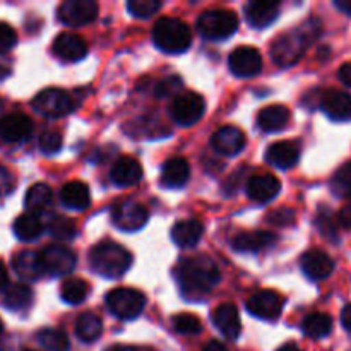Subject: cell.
<instances>
[{
	"label": "cell",
	"instance_id": "cell-1",
	"mask_svg": "<svg viewBox=\"0 0 351 351\" xmlns=\"http://www.w3.org/2000/svg\"><path fill=\"white\" fill-rule=\"evenodd\" d=\"M180 293L187 300H201L219 283V269L215 261L206 256L184 259L175 269Z\"/></svg>",
	"mask_w": 351,
	"mask_h": 351
},
{
	"label": "cell",
	"instance_id": "cell-2",
	"mask_svg": "<svg viewBox=\"0 0 351 351\" xmlns=\"http://www.w3.org/2000/svg\"><path fill=\"white\" fill-rule=\"evenodd\" d=\"M321 21L312 17L297 29L278 36L274 43L271 45L273 60L281 67H290V65L297 64L311 45V41L321 34Z\"/></svg>",
	"mask_w": 351,
	"mask_h": 351
},
{
	"label": "cell",
	"instance_id": "cell-3",
	"mask_svg": "<svg viewBox=\"0 0 351 351\" xmlns=\"http://www.w3.org/2000/svg\"><path fill=\"white\" fill-rule=\"evenodd\" d=\"M89 266L96 274L108 280L122 278L132 266V256L115 242H101L89 252Z\"/></svg>",
	"mask_w": 351,
	"mask_h": 351
},
{
	"label": "cell",
	"instance_id": "cell-4",
	"mask_svg": "<svg viewBox=\"0 0 351 351\" xmlns=\"http://www.w3.org/2000/svg\"><path fill=\"white\" fill-rule=\"evenodd\" d=\"M154 45L167 53H184L192 43L191 27L175 17H161L153 27Z\"/></svg>",
	"mask_w": 351,
	"mask_h": 351
},
{
	"label": "cell",
	"instance_id": "cell-5",
	"mask_svg": "<svg viewBox=\"0 0 351 351\" xmlns=\"http://www.w3.org/2000/svg\"><path fill=\"white\" fill-rule=\"evenodd\" d=\"M239 27V17L226 9H209L197 19V29L206 40L221 41L232 36Z\"/></svg>",
	"mask_w": 351,
	"mask_h": 351
},
{
	"label": "cell",
	"instance_id": "cell-6",
	"mask_svg": "<svg viewBox=\"0 0 351 351\" xmlns=\"http://www.w3.org/2000/svg\"><path fill=\"white\" fill-rule=\"evenodd\" d=\"M105 302L108 311L123 321L136 319L146 307V297L134 288H115L106 295Z\"/></svg>",
	"mask_w": 351,
	"mask_h": 351
},
{
	"label": "cell",
	"instance_id": "cell-7",
	"mask_svg": "<svg viewBox=\"0 0 351 351\" xmlns=\"http://www.w3.org/2000/svg\"><path fill=\"white\" fill-rule=\"evenodd\" d=\"M206 101L201 95L191 91L177 95L170 105V115L175 123L182 127H191L197 123L204 115Z\"/></svg>",
	"mask_w": 351,
	"mask_h": 351
},
{
	"label": "cell",
	"instance_id": "cell-8",
	"mask_svg": "<svg viewBox=\"0 0 351 351\" xmlns=\"http://www.w3.org/2000/svg\"><path fill=\"white\" fill-rule=\"evenodd\" d=\"M45 274L55 278L67 276L75 267V254L65 245H47L38 252Z\"/></svg>",
	"mask_w": 351,
	"mask_h": 351
},
{
	"label": "cell",
	"instance_id": "cell-9",
	"mask_svg": "<svg viewBox=\"0 0 351 351\" xmlns=\"http://www.w3.org/2000/svg\"><path fill=\"white\" fill-rule=\"evenodd\" d=\"M33 106L41 115L57 119V117L69 115L72 108H74V101H72L71 95L64 91V89L48 88L34 96Z\"/></svg>",
	"mask_w": 351,
	"mask_h": 351
},
{
	"label": "cell",
	"instance_id": "cell-10",
	"mask_svg": "<svg viewBox=\"0 0 351 351\" xmlns=\"http://www.w3.org/2000/svg\"><path fill=\"white\" fill-rule=\"evenodd\" d=\"M57 14L58 21L65 26H86L98 16V3L95 0H65L60 3Z\"/></svg>",
	"mask_w": 351,
	"mask_h": 351
},
{
	"label": "cell",
	"instance_id": "cell-11",
	"mask_svg": "<svg viewBox=\"0 0 351 351\" xmlns=\"http://www.w3.org/2000/svg\"><path fill=\"white\" fill-rule=\"evenodd\" d=\"M285 307V300L280 293L271 290H261L250 297L247 302V308L254 317L264 319V321H276L281 315Z\"/></svg>",
	"mask_w": 351,
	"mask_h": 351
},
{
	"label": "cell",
	"instance_id": "cell-12",
	"mask_svg": "<svg viewBox=\"0 0 351 351\" xmlns=\"http://www.w3.org/2000/svg\"><path fill=\"white\" fill-rule=\"evenodd\" d=\"M112 221L117 228L123 232H136L147 223V211L144 206L137 202H120L113 206Z\"/></svg>",
	"mask_w": 351,
	"mask_h": 351
},
{
	"label": "cell",
	"instance_id": "cell-13",
	"mask_svg": "<svg viewBox=\"0 0 351 351\" xmlns=\"http://www.w3.org/2000/svg\"><path fill=\"white\" fill-rule=\"evenodd\" d=\"M228 65L237 77H254L263 69V57L254 47H239L230 53Z\"/></svg>",
	"mask_w": 351,
	"mask_h": 351
},
{
	"label": "cell",
	"instance_id": "cell-14",
	"mask_svg": "<svg viewBox=\"0 0 351 351\" xmlns=\"http://www.w3.org/2000/svg\"><path fill=\"white\" fill-rule=\"evenodd\" d=\"M33 132V122L24 113H10L0 119V141L17 144L26 141Z\"/></svg>",
	"mask_w": 351,
	"mask_h": 351
},
{
	"label": "cell",
	"instance_id": "cell-15",
	"mask_svg": "<svg viewBox=\"0 0 351 351\" xmlns=\"http://www.w3.org/2000/svg\"><path fill=\"white\" fill-rule=\"evenodd\" d=\"M300 266L308 280L321 281L331 276L332 271H335V261L324 250L314 249L302 256Z\"/></svg>",
	"mask_w": 351,
	"mask_h": 351
},
{
	"label": "cell",
	"instance_id": "cell-16",
	"mask_svg": "<svg viewBox=\"0 0 351 351\" xmlns=\"http://www.w3.org/2000/svg\"><path fill=\"white\" fill-rule=\"evenodd\" d=\"M53 53L62 62H77L86 57L88 45L79 34L62 33L53 41Z\"/></svg>",
	"mask_w": 351,
	"mask_h": 351
},
{
	"label": "cell",
	"instance_id": "cell-17",
	"mask_svg": "<svg viewBox=\"0 0 351 351\" xmlns=\"http://www.w3.org/2000/svg\"><path fill=\"white\" fill-rule=\"evenodd\" d=\"M321 106L326 115L335 122L351 120V95L339 89H329L322 95Z\"/></svg>",
	"mask_w": 351,
	"mask_h": 351
},
{
	"label": "cell",
	"instance_id": "cell-18",
	"mask_svg": "<svg viewBox=\"0 0 351 351\" xmlns=\"http://www.w3.org/2000/svg\"><path fill=\"white\" fill-rule=\"evenodd\" d=\"M211 144L218 153L233 156V154H239L245 147L247 139L245 134L239 127L225 125L213 134Z\"/></svg>",
	"mask_w": 351,
	"mask_h": 351
},
{
	"label": "cell",
	"instance_id": "cell-19",
	"mask_svg": "<svg viewBox=\"0 0 351 351\" xmlns=\"http://www.w3.org/2000/svg\"><path fill=\"white\" fill-rule=\"evenodd\" d=\"M280 3L273 0H252L245 5L247 23L257 29H264L278 19Z\"/></svg>",
	"mask_w": 351,
	"mask_h": 351
},
{
	"label": "cell",
	"instance_id": "cell-20",
	"mask_svg": "<svg viewBox=\"0 0 351 351\" xmlns=\"http://www.w3.org/2000/svg\"><path fill=\"white\" fill-rule=\"evenodd\" d=\"M300 160V146L291 141H280L267 147L266 161L274 168L280 170H288L295 167Z\"/></svg>",
	"mask_w": 351,
	"mask_h": 351
},
{
	"label": "cell",
	"instance_id": "cell-21",
	"mask_svg": "<svg viewBox=\"0 0 351 351\" xmlns=\"http://www.w3.org/2000/svg\"><path fill=\"white\" fill-rule=\"evenodd\" d=\"M278 242V237L269 232H243L232 239V245L237 252L257 254L269 249Z\"/></svg>",
	"mask_w": 351,
	"mask_h": 351
},
{
	"label": "cell",
	"instance_id": "cell-22",
	"mask_svg": "<svg viewBox=\"0 0 351 351\" xmlns=\"http://www.w3.org/2000/svg\"><path fill=\"white\" fill-rule=\"evenodd\" d=\"M213 324L219 329L225 338L237 339L242 332V322H240L239 311L233 304H223L213 312Z\"/></svg>",
	"mask_w": 351,
	"mask_h": 351
},
{
	"label": "cell",
	"instance_id": "cell-23",
	"mask_svg": "<svg viewBox=\"0 0 351 351\" xmlns=\"http://www.w3.org/2000/svg\"><path fill=\"white\" fill-rule=\"evenodd\" d=\"M281 191V184L273 175H257L247 184V195L259 204L271 202Z\"/></svg>",
	"mask_w": 351,
	"mask_h": 351
},
{
	"label": "cell",
	"instance_id": "cell-24",
	"mask_svg": "<svg viewBox=\"0 0 351 351\" xmlns=\"http://www.w3.org/2000/svg\"><path fill=\"white\" fill-rule=\"evenodd\" d=\"M110 177H112V182L115 185H120V187H132V185L139 184L141 178H143V167L134 158L123 156L115 161V165L112 167V171H110Z\"/></svg>",
	"mask_w": 351,
	"mask_h": 351
},
{
	"label": "cell",
	"instance_id": "cell-25",
	"mask_svg": "<svg viewBox=\"0 0 351 351\" xmlns=\"http://www.w3.org/2000/svg\"><path fill=\"white\" fill-rule=\"evenodd\" d=\"M191 177V167L184 158H171L163 165L161 170V184L168 189L184 187Z\"/></svg>",
	"mask_w": 351,
	"mask_h": 351
},
{
	"label": "cell",
	"instance_id": "cell-26",
	"mask_svg": "<svg viewBox=\"0 0 351 351\" xmlns=\"http://www.w3.org/2000/svg\"><path fill=\"white\" fill-rule=\"evenodd\" d=\"M290 122V110L283 105L264 106L257 115V125L264 132H280Z\"/></svg>",
	"mask_w": 351,
	"mask_h": 351
},
{
	"label": "cell",
	"instance_id": "cell-27",
	"mask_svg": "<svg viewBox=\"0 0 351 351\" xmlns=\"http://www.w3.org/2000/svg\"><path fill=\"white\" fill-rule=\"evenodd\" d=\"M53 202V194L47 184H34L27 189L26 197H24V206H26L29 215H41L47 211Z\"/></svg>",
	"mask_w": 351,
	"mask_h": 351
},
{
	"label": "cell",
	"instance_id": "cell-28",
	"mask_svg": "<svg viewBox=\"0 0 351 351\" xmlns=\"http://www.w3.org/2000/svg\"><path fill=\"white\" fill-rule=\"evenodd\" d=\"M202 237V225L197 219H182L171 228V239L182 249L194 247Z\"/></svg>",
	"mask_w": 351,
	"mask_h": 351
},
{
	"label": "cell",
	"instance_id": "cell-29",
	"mask_svg": "<svg viewBox=\"0 0 351 351\" xmlns=\"http://www.w3.org/2000/svg\"><path fill=\"white\" fill-rule=\"evenodd\" d=\"M14 269L21 278L27 281H36L43 276V267H41L40 256L33 250H24L14 257Z\"/></svg>",
	"mask_w": 351,
	"mask_h": 351
},
{
	"label": "cell",
	"instance_id": "cell-30",
	"mask_svg": "<svg viewBox=\"0 0 351 351\" xmlns=\"http://www.w3.org/2000/svg\"><path fill=\"white\" fill-rule=\"evenodd\" d=\"M60 201L67 208L75 209V211H82L91 202L88 185L82 184V182H71V184L64 185L60 191Z\"/></svg>",
	"mask_w": 351,
	"mask_h": 351
},
{
	"label": "cell",
	"instance_id": "cell-31",
	"mask_svg": "<svg viewBox=\"0 0 351 351\" xmlns=\"http://www.w3.org/2000/svg\"><path fill=\"white\" fill-rule=\"evenodd\" d=\"M33 304V290L24 283H14L10 285L3 295V305L9 311L23 312L27 311Z\"/></svg>",
	"mask_w": 351,
	"mask_h": 351
},
{
	"label": "cell",
	"instance_id": "cell-32",
	"mask_svg": "<svg viewBox=\"0 0 351 351\" xmlns=\"http://www.w3.org/2000/svg\"><path fill=\"white\" fill-rule=\"evenodd\" d=\"M103 332V322L93 312H84L82 315H79L77 322H75V335L81 341L84 343H93L101 336Z\"/></svg>",
	"mask_w": 351,
	"mask_h": 351
},
{
	"label": "cell",
	"instance_id": "cell-33",
	"mask_svg": "<svg viewBox=\"0 0 351 351\" xmlns=\"http://www.w3.org/2000/svg\"><path fill=\"white\" fill-rule=\"evenodd\" d=\"M14 233L23 242H33V240L40 239V235L43 233V225L38 216L26 213V215L17 216V219L14 221Z\"/></svg>",
	"mask_w": 351,
	"mask_h": 351
},
{
	"label": "cell",
	"instance_id": "cell-34",
	"mask_svg": "<svg viewBox=\"0 0 351 351\" xmlns=\"http://www.w3.org/2000/svg\"><path fill=\"white\" fill-rule=\"evenodd\" d=\"M302 329H304L305 336H308V338L322 339L331 335L332 319L328 314L315 312V314H311L305 317V321L302 322Z\"/></svg>",
	"mask_w": 351,
	"mask_h": 351
},
{
	"label": "cell",
	"instance_id": "cell-35",
	"mask_svg": "<svg viewBox=\"0 0 351 351\" xmlns=\"http://www.w3.org/2000/svg\"><path fill=\"white\" fill-rule=\"evenodd\" d=\"M88 295H89V285L86 283L84 280H81V278H71V280H65L60 288L62 300L67 302V304L71 305L81 304V302L86 300Z\"/></svg>",
	"mask_w": 351,
	"mask_h": 351
},
{
	"label": "cell",
	"instance_id": "cell-36",
	"mask_svg": "<svg viewBox=\"0 0 351 351\" xmlns=\"http://www.w3.org/2000/svg\"><path fill=\"white\" fill-rule=\"evenodd\" d=\"M38 341L47 351H69L71 343H69L67 335L60 329H43L38 335Z\"/></svg>",
	"mask_w": 351,
	"mask_h": 351
},
{
	"label": "cell",
	"instance_id": "cell-37",
	"mask_svg": "<svg viewBox=\"0 0 351 351\" xmlns=\"http://www.w3.org/2000/svg\"><path fill=\"white\" fill-rule=\"evenodd\" d=\"M332 192L339 197L351 199V161L343 165L338 171L335 173L331 182Z\"/></svg>",
	"mask_w": 351,
	"mask_h": 351
},
{
	"label": "cell",
	"instance_id": "cell-38",
	"mask_svg": "<svg viewBox=\"0 0 351 351\" xmlns=\"http://www.w3.org/2000/svg\"><path fill=\"white\" fill-rule=\"evenodd\" d=\"M48 230H50L51 237H55L57 240H72L77 233L75 230L74 221L71 218H65V216H53V219L48 225Z\"/></svg>",
	"mask_w": 351,
	"mask_h": 351
},
{
	"label": "cell",
	"instance_id": "cell-39",
	"mask_svg": "<svg viewBox=\"0 0 351 351\" xmlns=\"http://www.w3.org/2000/svg\"><path fill=\"white\" fill-rule=\"evenodd\" d=\"M173 328L175 331L180 332L185 336H194L199 335L202 331V324L199 321V317H195L194 314H178L173 317Z\"/></svg>",
	"mask_w": 351,
	"mask_h": 351
},
{
	"label": "cell",
	"instance_id": "cell-40",
	"mask_svg": "<svg viewBox=\"0 0 351 351\" xmlns=\"http://www.w3.org/2000/svg\"><path fill=\"white\" fill-rule=\"evenodd\" d=\"M127 9L132 16L146 19L161 9V2L160 0H130V2H127Z\"/></svg>",
	"mask_w": 351,
	"mask_h": 351
},
{
	"label": "cell",
	"instance_id": "cell-41",
	"mask_svg": "<svg viewBox=\"0 0 351 351\" xmlns=\"http://www.w3.org/2000/svg\"><path fill=\"white\" fill-rule=\"evenodd\" d=\"M62 147V136L57 130H47L40 136V149L45 154L58 153Z\"/></svg>",
	"mask_w": 351,
	"mask_h": 351
},
{
	"label": "cell",
	"instance_id": "cell-42",
	"mask_svg": "<svg viewBox=\"0 0 351 351\" xmlns=\"http://www.w3.org/2000/svg\"><path fill=\"white\" fill-rule=\"evenodd\" d=\"M182 79L178 75H170V77L163 79L160 84L156 86V96L158 98H168V96H177V93L182 89Z\"/></svg>",
	"mask_w": 351,
	"mask_h": 351
},
{
	"label": "cell",
	"instance_id": "cell-43",
	"mask_svg": "<svg viewBox=\"0 0 351 351\" xmlns=\"http://www.w3.org/2000/svg\"><path fill=\"white\" fill-rule=\"evenodd\" d=\"M17 43V33L7 23H0V53L12 50Z\"/></svg>",
	"mask_w": 351,
	"mask_h": 351
},
{
	"label": "cell",
	"instance_id": "cell-44",
	"mask_svg": "<svg viewBox=\"0 0 351 351\" xmlns=\"http://www.w3.org/2000/svg\"><path fill=\"white\" fill-rule=\"evenodd\" d=\"M317 225H319V228H321L322 235L329 237L331 240H338V239H336L335 223H332L329 211H321V215L317 216Z\"/></svg>",
	"mask_w": 351,
	"mask_h": 351
},
{
	"label": "cell",
	"instance_id": "cell-45",
	"mask_svg": "<svg viewBox=\"0 0 351 351\" xmlns=\"http://www.w3.org/2000/svg\"><path fill=\"white\" fill-rule=\"evenodd\" d=\"M269 221L280 226L293 225L295 213L291 211V209H278V211H274L273 215H269Z\"/></svg>",
	"mask_w": 351,
	"mask_h": 351
},
{
	"label": "cell",
	"instance_id": "cell-46",
	"mask_svg": "<svg viewBox=\"0 0 351 351\" xmlns=\"http://www.w3.org/2000/svg\"><path fill=\"white\" fill-rule=\"evenodd\" d=\"M14 189V177L5 170V168L0 167V197L10 194Z\"/></svg>",
	"mask_w": 351,
	"mask_h": 351
},
{
	"label": "cell",
	"instance_id": "cell-47",
	"mask_svg": "<svg viewBox=\"0 0 351 351\" xmlns=\"http://www.w3.org/2000/svg\"><path fill=\"white\" fill-rule=\"evenodd\" d=\"M336 221H338V225L343 226V228H351V204L345 206V208L338 213V219H336Z\"/></svg>",
	"mask_w": 351,
	"mask_h": 351
},
{
	"label": "cell",
	"instance_id": "cell-48",
	"mask_svg": "<svg viewBox=\"0 0 351 351\" xmlns=\"http://www.w3.org/2000/svg\"><path fill=\"white\" fill-rule=\"evenodd\" d=\"M339 81L343 82V84L350 86L351 88V62L348 64H343L341 69H339Z\"/></svg>",
	"mask_w": 351,
	"mask_h": 351
},
{
	"label": "cell",
	"instance_id": "cell-49",
	"mask_svg": "<svg viewBox=\"0 0 351 351\" xmlns=\"http://www.w3.org/2000/svg\"><path fill=\"white\" fill-rule=\"evenodd\" d=\"M341 324L346 331L351 332V305H346L341 312Z\"/></svg>",
	"mask_w": 351,
	"mask_h": 351
},
{
	"label": "cell",
	"instance_id": "cell-50",
	"mask_svg": "<svg viewBox=\"0 0 351 351\" xmlns=\"http://www.w3.org/2000/svg\"><path fill=\"white\" fill-rule=\"evenodd\" d=\"M335 5L338 7L339 10H343V12L350 14L351 16V0H336Z\"/></svg>",
	"mask_w": 351,
	"mask_h": 351
},
{
	"label": "cell",
	"instance_id": "cell-51",
	"mask_svg": "<svg viewBox=\"0 0 351 351\" xmlns=\"http://www.w3.org/2000/svg\"><path fill=\"white\" fill-rule=\"evenodd\" d=\"M202 351H226V348L219 341H209Z\"/></svg>",
	"mask_w": 351,
	"mask_h": 351
},
{
	"label": "cell",
	"instance_id": "cell-52",
	"mask_svg": "<svg viewBox=\"0 0 351 351\" xmlns=\"http://www.w3.org/2000/svg\"><path fill=\"white\" fill-rule=\"evenodd\" d=\"M5 287H7V269L2 264V261H0V291H2Z\"/></svg>",
	"mask_w": 351,
	"mask_h": 351
},
{
	"label": "cell",
	"instance_id": "cell-53",
	"mask_svg": "<svg viewBox=\"0 0 351 351\" xmlns=\"http://www.w3.org/2000/svg\"><path fill=\"white\" fill-rule=\"evenodd\" d=\"M278 351H304V350H302L298 345H295V343H287V345L281 346Z\"/></svg>",
	"mask_w": 351,
	"mask_h": 351
},
{
	"label": "cell",
	"instance_id": "cell-54",
	"mask_svg": "<svg viewBox=\"0 0 351 351\" xmlns=\"http://www.w3.org/2000/svg\"><path fill=\"white\" fill-rule=\"evenodd\" d=\"M0 351H10V345L3 339H0Z\"/></svg>",
	"mask_w": 351,
	"mask_h": 351
},
{
	"label": "cell",
	"instance_id": "cell-55",
	"mask_svg": "<svg viewBox=\"0 0 351 351\" xmlns=\"http://www.w3.org/2000/svg\"><path fill=\"white\" fill-rule=\"evenodd\" d=\"M117 351H144V350H137V348H120Z\"/></svg>",
	"mask_w": 351,
	"mask_h": 351
},
{
	"label": "cell",
	"instance_id": "cell-56",
	"mask_svg": "<svg viewBox=\"0 0 351 351\" xmlns=\"http://www.w3.org/2000/svg\"><path fill=\"white\" fill-rule=\"evenodd\" d=\"M2 331H3V324H2V321H0V335H2Z\"/></svg>",
	"mask_w": 351,
	"mask_h": 351
},
{
	"label": "cell",
	"instance_id": "cell-57",
	"mask_svg": "<svg viewBox=\"0 0 351 351\" xmlns=\"http://www.w3.org/2000/svg\"><path fill=\"white\" fill-rule=\"evenodd\" d=\"M24 351H34V350H24Z\"/></svg>",
	"mask_w": 351,
	"mask_h": 351
}]
</instances>
